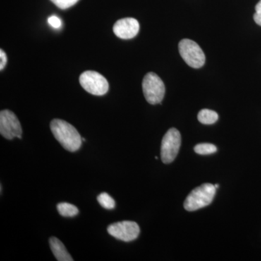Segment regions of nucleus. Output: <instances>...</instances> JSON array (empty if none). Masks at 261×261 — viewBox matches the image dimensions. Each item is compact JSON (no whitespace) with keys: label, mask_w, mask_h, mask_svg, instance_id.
<instances>
[{"label":"nucleus","mask_w":261,"mask_h":261,"mask_svg":"<svg viewBox=\"0 0 261 261\" xmlns=\"http://www.w3.org/2000/svg\"><path fill=\"white\" fill-rule=\"evenodd\" d=\"M50 128L55 138L69 152H75L80 149L82 138L73 125L61 119H53Z\"/></svg>","instance_id":"obj_1"},{"label":"nucleus","mask_w":261,"mask_h":261,"mask_svg":"<svg viewBox=\"0 0 261 261\" xmlns=\"http://www.w3.org/2000/svg\"><path fill=\"white\" fill-rule=\"evenodd\" d=\"M216 188L212 184L205 183L194 189L185 201L184 206L188 211H195L210 205L216 195Z\"/></svg>","instance_id":"obj_2"},{"label":"nucleus","mask_w":261,"mask_h":261,"mask_svg":"<svg viewBox=\"0 0 261 261\" xmlns=\"http://www.w3.org/2000/svg\"><path fill=\"white\" fill-rule=\"evenodd\" d=\"M142 90L146 100L151 105L161 103L166 93L164 83L153 72H149L144 77Z\"/></svg>","instance_id":"obj_3"},{"label":"nucleus","mask_w":261,"mask_h":261,"mask_svg":"<svg viewBox=\"0 0 261 261\" xmlns=\"http://www.w3.org/2000/svg\"><path fill=\"white\" fill-rule=\"evenodd\" d=\"M178 50L184 61L194 68H200L205 63V56L200 46L190 39H183L178 44Z\"/></svg>","instance_id":"obj_4"},{"label":"nucleus","mask_w":261,"mask_h":261,"mask_svg":"<svg viewBox=\"0 0 261 261\" xmlns=\"http://www.w3.org/2000/svg\"><path fill=\"white\" fill-rule=\"evenodd\" d=\"M81 86L91 94L102 96L108 92L109 84L102 75L94 70H87L80 77Z\"/></svg>","instance_id":"obj_5"},{"label":"nucleus","mask_w":261,"mask_h":261,"mask_svg":"<svg viewBox=\"0 0 261 261\" xmlns=\"http://www.w3.org/2000/svg\"><path fill=\"white\" fill-rule=\"evenodd\" d=\"M180 132L176 128H170L163 137L161 143V160L163 163H172L177 156L181 146Z\"/></svg>","instance_id":"obj_6"},{"label":"nucleus","mask_w":261,"mask_h":261,"mask_svg":"<svg viewBox=\"0 0 261 261\" xmlns=\"http://www.w3.org/2000/svg\"><path fill=\"white\" fill-rule=\"evenodd\" d=\"M0 134L7 140L21 139L22 128L16 115L9 110L0 112Z\"/></svg>","instance_id":"obj_7"},{"label":"nucleus","mask_w":261,"mask_h":261,"mask_svg":"<svg viewBox=\"0 0 261 261\" xmlns=\"http://www.w3.org/2000/svg\"><path fill=\"white\" fill-rule=\"evenodd\" d=\"M108 232L117 240L132 242L138 238L140 229L137 223L124 221L110 225L108 227Z\"/></svg>","instance_id":"obj_8"},{"label":"nucleus","mask_w":261,"mask_h":261,"mask_svg":"<svg viewBox=\"0 0 261 261\" xmlns=\"http://www.w3.org/2000/svg\"><path fill=\"white\" fill-rule=\"evenodd\" d=\"M113 32L116 37L122 39H130L135 37L140 31V23L133 18H122L113 25Z\"/></svg>","instance_id":"obj_9"},{"label":"nucleus","mask_w":261,"mask_h":261,"mask_svg":"<svg viewBox=\"0 0 261 261\" xmlns=\"http://www.w3.org/2000/svg\"><path fill=\"white\" fill-rule=\"evenodd\" d=\"M49 245L53 255L58 261H73V259L70 256L68 252L65 249V245L58 238H51L49 239Z\"/></svg>","instance_id":"obj_10"},{"label":"nucleus","mask_w":261,"mask_h":261,"mask_svg":"<svg viewBox=\"0 0 261 261\" xmlns=\"http://www.w3.org/2000/svg\"><path fill=\"white\" fill-rule=\"evenodd\" d=\"M197 118L202 124L211 125L219 120V115L211 110L203 109L199 112Z\"/></svg>","instance_id":"obj_11"},{"label":"nucleus","mask_w":261,"mask_h":261,"mask_svg":"<svg viewBox=\"0 0 261 261\" xmlns=\"http://www.w3.org/2000/svg\"><path fill=\"white\" fill-rule=\"evenodd\" d=\"M58 212L63 217H73L79 214V209L68 202H61L57 205Z\"/></svg>","instance_id":"obj_12"},{"label":"nucleus","mask_w":261,"mask_h":261,"mask_svg":"<svg viewBox=\"0 0 261 261\" xmlns=\"http://www.w3.org/2000/svg\"><path fill=\"white\" fill-rule=\"evenodd\" d=\"M97 201L102 207L108 210L114 208L116 205L114 199L106 192H103L98 196Z\"/></svg>","instance_id":"obj_13"},{"label":"nucleus","mask_w":261,"mask_h":261,"mask_svg":"<svg viewBox=\"0 0 261 261\" xmlns=\"http://www.w3.org/2000/svg\"><path fill=\"white\" fill-rule=\"evenodd\" d=\"M194 150L199 154H211L217 152V147L213 144L202 143L195 146Z\"/></svg>","instance_id":"obj_14"},{"label":"nucleus","mask_w":261,"mask_h":261,"mask_svg":"<svg viewBox=\"0 0 261 261\" xmlns=\"http://www.w3.org/2000/svg\"><path fill=\"white\" fill-rule=\"evenodd\" d=\"M50 1L60 9L65 10L71 8L80 0H50Z\"/></svg>","instance_id":"obj_15"},{"label":"nucleus","mask_w":261,"mask_h":261,"mask_svg":"<svg viewBox=\"0 0 261 261\" xmlns=\"http://www.w3.org/2000/svg\"><path fill=\"white\" fill-rule=\"evenodd\" d=\"M48 23L55 29H59L62 25L61 19L57 17L56 15H51V16L49 17L48 18Z\"/></svg>","instance_id":"obj_16"},{"label":"nucleus","mask_w":261,"mask_h":261,"mask_svg":"<svg viewBox=\"0 0 261 261\" xmlns=\"http://www.w3.org/2000/svg\"><path fill=\"white\" fill-rule=\"evenodd\" d=\"M253 18L255 23L261 27V0L255 6V13L253 15Z\"/></svg>","instance_id":"obj_17"},{"label":"nucleus","mask_w":261,"mask_h":261,"mask_svg":"<svg viewBox=\"0 0 261 261\" xmlns=\"http://www.w3.org/2000/svg\"><path fill=\"white\" fill-rule=\"evenodd\" d=\"M7 62H8V58H7L6 53L3 51V49H0V70L4 69Z\"/></svg>","instance_id":"obj_18"},{"label":"nucleus","mask_w":261,"mask_h":261,"mask_svg":"<svg viewBox=\"0 0 261 261\" xmlns=\"http://www.w3.org/2000/svg\"><path fill=\"white\" fill-rule=\"evenodd\" d=\"M214 186H215V187H216V189H218L219 187V185H215Z\"/></svg>","instance_id":"obj_19"},{"label":"nucleus","mask_w":261,"mask_h":261,"mask_svg":"<svg viewBox=\"0 0 261 261\" xmlns=\"http://www.w3.org/2000/svg\"><path fill=\"white\" fill-rule=\"evenodd\" d=\"M82 141H84V142H85L86 140L84 138H82Z\"/></svg>","instance_id":"obj_20"}]
</instances>
